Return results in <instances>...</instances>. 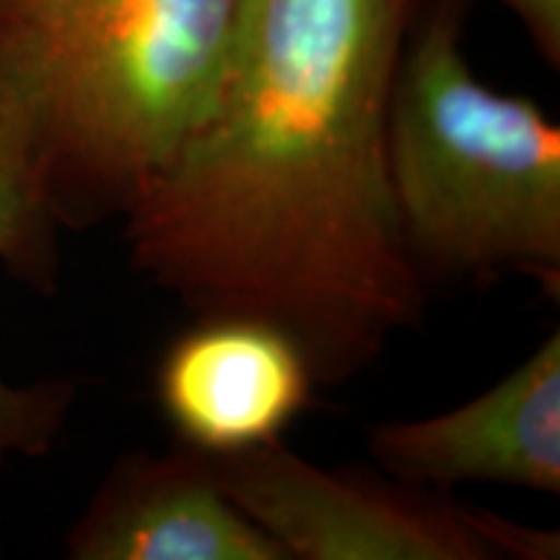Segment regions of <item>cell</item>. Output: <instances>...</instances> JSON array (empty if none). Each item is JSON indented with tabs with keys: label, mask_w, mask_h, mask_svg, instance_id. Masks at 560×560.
Returning <instances> with one entry per match:
<instances>
[{
	"label": "cell",
	"mask_w": 560,
	"mask_h": 560,
	"mask_svg": "<svg viewBox=\"0 0 560 560\" xmlns=\"http://www.w3.org/2000/svg\"><path fill=\"white\" fill-rule=\"evenodd\" d=\"M405 0H242L206 115L128 208L136 270L195 314L278 325L319 384L420 325L389 187Z\"/></svg>",
	"instance_id": "cell-1"
},
{
	"label": "cell",
	"mask_w": 560,
	"mask_h": 560,
	"mask_svg": "<svg viewBox=\"0 0 560 560\" xmlns=\"http://www.w3.org/2000/svg\"><path fill=\"white\" fill-rule=\"evenodd\" d=\"M242 0H0V117L58 226L128 213L219 86Z\"/></svg>",
	"instance_id": "cell-2"
},
{
	"label": "cell",
	"mask_w": 560,
	"mask_h": 560,
	"mask_svg": "<svg viewBox=\"0 0 560 560\" xmlns=\"http://www.w3.org/2000/svg\"><path fill=\"white\" fill-rule=\"evenodd\" d=\"M387 161L423 280L527 276L560 296V128L527 96L486 86L450 19L400 58Z\"/></svg>",
	"instance_id": "cell-3"
},
{
	"label": "cell",
	"mask_w": 560,
	"mask_h": 560,
	"mask_svg": "<svg viewBox=\"0 0 560 560\" xmlns=\"http://www.w3.org/2000/svg\"><path fill=\"white\" fill-rule=\"evenodd\" d=\"M221 488L289 560H556L560 535L446 490L325 470L283 441L210 457Z\"/></svg>",
	"instance_id": "cell-4"
},
{
	"label": "cell",
	"mask_w": 560,
	"mask_h": 560,
	"mask_svg": "<svg viewBox=\"0 0 560 560\" xmlns=\"http://www.w3.org/2000/svg\"><path fill=\"white\" fill-rule=\"evenodd\" d=\"M299 340L247 314H198L161 353L153 392L179 446L229 457L283 441L312 402Z\"/></svg>",
	"instance_id": "cell-5"
},
{
	"label": "cell",
	"mask_w": 560,
	"mask_h": 560,
	"mask_svg": "<svg viewBox=\"0 0 560 560\" xmlns=\"http://www.w3.org/2000/svg\"><path fill=\"white\" fill-rule=\"evenodd\" d=\"M389 478L446 490L462 482L560 493V332L552 330L499 384L459 408L369 431Z\"/></svg>",
	"instance_id": "cell-6"
},
{
	"label": "cell",
	"mask_w": 560,
	"mask_h": 560,
	"mask_svg": "<svg viewBox=\"0 0 560 560\" xmlns=\"http://www.w3.org/2000/svg\"><path fill=\"white\" fill-rule=\"evenodd\" d=\"M81 560H289L231 501L206 454H130L70 532Z\"/></svg>",
	"instance_id": "cell-7"
},
{
	"label": "cell",
	"mask_w": 560,
	"mask_h": 560,
	"mask_svg": "<svg viewBox=\"0 0 560 560\" xmlns=\"http://www.w3.org/2000/svg\"><path fill=\"white\" fill-rule=\"evenodd\" d=\"M58 221L34 185L16 138L0 117V262L19 280L52 293L58 280ZM68 382L11 387L0 380V462L52 450L73 408Z\"/></svg>",
	"instance_id": "cell-8"
},
{
	"label": "cell",
	"mask_w": 560,
	"mask_h": 560,
	"mask_svg": "<svg viewBox=\"0 0 560 560\" xmlns=\"http://www.w3.org/2000/svg\"><path fill=\"white\" fill-rule=\"evenodd\" d=\"M527 26V32L552 62L560 60V0H501Z\"/></svg>",
	"instance_id": "cell-9"
}]
</instances>
